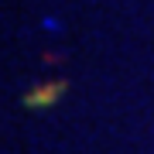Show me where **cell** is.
<instances>
[{
    "label": "cell",
    "instance_id": "6da1fadb",
    "mask_svg": "<svg viewBox=\"0 0 154 154\" xmlns=\"http://www.w3.org/2000/svg\"><path fill=\"white\" fill-rule=\"evenodd\" d=\"M62 93H65V82H48V86H38V89H31L28 96H21V103L28 106V110H41V106H51V103H58Z\"/></svg>",
    "mask_w": 154,
    "mask_h": 154
}]
</instances>
